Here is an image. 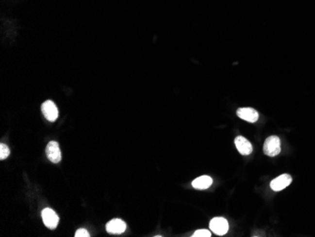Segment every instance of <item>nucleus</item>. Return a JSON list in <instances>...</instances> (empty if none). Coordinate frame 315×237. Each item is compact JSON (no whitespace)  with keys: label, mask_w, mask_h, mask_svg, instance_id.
Returning a JSON list of instances; mask_svg holds the SVG:
<instances>
[{"label":"nucleus","mask_w":315,"mask_h":237,"mask_svg":"<svg viewBox=\"0 0 315 237\" xmlns=\"http://www.w3.org/2000/svg\"><path fill=\"white\" fill-rule=\"evenodd\" d=\"M212 185H213V179L210 176H201L194 180L192 183L193 187L200 190L208 189L212 186Z\"/></svg>","instance_id":"nucleus-10"},{"label":"nucleus","mask_w":315,"mask_h":237,"mask_svg":"<svg viewBox=\"0 0 315 237\" xmlns=\"http://www.w3.org/2000/svg\"><path fill=\"white\" fill-rule=\"evenodd\" d=\"M235 146L240 154L244 156L250 155L253 152V147L251 143L244 136H237L235 138Z\"/></svg>","instance_id":"nucleus-7"},{"label":"nucleus","mask_w":315,"mask_h":237,"mask_svg":"<svg viewBox=\"0 0 315 237\" xmlns=\"http://www.w3.org/2000/svg\"><path fill=\"white\" fill-rule=\"evenodd\" d=\"M210 229L217 236H225L229 231V222L224 218H215L210 222Z\"/></svg>","instance_id":"nucleus-2"},{"label":"nucleus","mask_w":315,"mask_h":237,"mask_svg":"<svg viewBox=\"0 0 315 237\" xmlns=\"http://www.w3.org/2000/svg\"><path fill=\"white\" fill-rule=\"evenodd\" d=\"M281 139L278 136L268 137L264 145V152L269 157H275L281 153Z\"/></svg>","instance_id":"nucleus-1"},{"label":"nucleus","mask_w":315,"mask_h":237,"mask_svg":"<svg viewBox=\"0 0 315 237\" xmlns=\"http://www.w3.org/2000/svg\"><path fill=\"white\" fill-rule=\"evenodd\" d=\"M46 152H47V156L49 158L51 163H54V164H58L61 162L62 160V153H61V150H60V147H59V144L55 141H51L49 144H48V147H47V150H46Z\"/></svg>","instance_id":"nucleus-5"},{"label":"nucleus","mask_w":315,"mask_h":237,"mask_svg":"<svg viewBox=\"0 0 315 237\" xmlns=\"http://www.w3.org/2000/svg\"><path fill=\"white\" fill-rule=\"evenodd\" d=\"M42 218H43L44 224L49 229L54 230L57 228V226L59 224V217L52 209H50V208L44 209L42 211Z\"/></svg>","instance_id":"nucleus-4"},{"label":"nucleus","mask_w":315,"mask_h":237,"mask_svg":"<svg viewBox=\"0 0 315 237\" xmlns=\"http://www.w3.org/2000/svg\"><path fill=\"white\" fill-rule=\"evenodd\" d=\"M237 116L249 123H255L259 119L258 112L253 108H240L237 110Z\"/></svg>","instance_id":"nucleus-9"},{"label":"nucleus","mask_w":315,"mask_h":237,"mask_svg":"<svg viewBox=\"0 0 315 237\" xmlns=\"http://www.w3.org/2000/svg\"><path fill=\"white\" fill-rule=\"evenodd\" d=\"M193 237H211L212 234L210 231L208 230H199L197 231L193 236Z\"/></svg>","instance_id":"nucleus-12"},{"label":"nucleus","mask_w":315,"mask_h":237,"mask_svg":"<svg viewBox=\"0 0 315 237\" xmlns=\"http://www.w3.org/2000/svg\"><path fill=\"white\" fill-rule=\"evenodd\" d=\"M76 237H90V234L85 230V229H79L77 232H76V235H75Z\"/></svg>","instance_id":"nucleus-13"},{"label":"nucleus","mask_w":315,"mask_h":237,"mask_svg":"<svg viewBox=\"0 0 315 237\" xmlns=\"http://www.w3.org/2000/svg\"><path fill=\"white\" fill-rule=\"evenodd\" d=\"M42 112L44 117L50 122H54L59 118L58 108L52 101H47L42 104Z\"/></svg>","instance_id":"nucleus-3"},{"label":"nucleus","mask_w":315,"mask_h":237,"mask_svg":"<svg viewBox=\"0 0 315 237\" xmlns=\"http://www.w3.org/2000/svg\"><path fill=\"white\" fill-rule=\"evenodd\" d=\"M293 179L291 177V175L289 174H282L280 177L276 178L275 180H273L270 184V186L274 190V191H282L283 189H285L286 187L289 186L292 183Z\"/></svg>","instance_id":"nucleus-6"},{"label":"nucleus","mask_w":315,"mask_h":237,"mask_svg":"<svg viewBox=\"0 0 315 237\" xmlns=\"http://www.w3.org/2000/svg\"><path fill=\"white\" fill-rule=\"evenodd\" d=\"M126 223L119 219H115L113 220L109 221L106 225L107 232L113 235H121L126 231Z\"/></svg>","instance_id":"nucleus-8"},{"label":"nucleus","mask_w":315,"mask_h":237,"mask_svg":"<svg viewBox=\"0 0 315 237\" xmlns=\"http://www.w3.org/2000/svg\"><path fill=\"white\" fill-rule=\"evenodd\" d=\"M10 149L5 144L0 145V160H5L10 155Z\"/></svg>","instance_id":"nucleus-11"}]
</instances>
